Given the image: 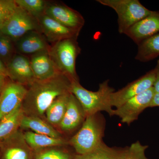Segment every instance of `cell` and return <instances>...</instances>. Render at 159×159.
Instances as JSON below:
<instances>
[{"label": "cell", "mask_w": 159, "mask_h": 159, "mask_svg": "<svg viewBox=\"0 0 159 159\" xmlns=\"http://www.w3.org/2000/svg\"><path fill=\"white\" fill-rule=\"evenodd\" d=\"M71 81L64 74L46 80H35L30 85L23 101L24 113L28 116H43L57 97L70 93Z\"/></svg>", "instance_id": "6da1fadb"}, {"label": "cell", "mask_w": 159, "mask_h": 159, "mask_svg": "<svg viewBox=\"0 0 159 159\" xmlns=\"http://www.w3.org/2000/svg\"><path fill=\"white\" fill-rule=\"evenodd\" d=\"M109 81L106 80L100 83L99 89L96 92L84 88L78 80L71 81L70 93L79 101L86 117L102 111L113 116L114 109L111 106L110 97L115 90L109 85Z\"/></svg>", "instance_id": "7a4b0ae2"}, {"label": "cell", "mask_w": 159, "mask_h": 159, "mask_svg": "<svg viewBox=\"0 0 159 159\" xmlns=\"http://www.w3.org/2000/svg\"><path fill=\"white\" fill-rule=\"evenodd\" d=\"M105 120L100 112L87 116L77 133L70 140L77 154L93 151L103 143Z\"/></svg>", "instance_id": "3957f363"}, {"label": "cell", "mask_w": 159, "mask_h": 159, "mask_svg": "<svg viewBox=\"0 0 159 159\" xmlns=\"http://www.w3.org/2000/svg\"><path fill=\"white\" fill-rule=\"evenodd\" d=\"M101 5L114 9L118 15L119 31L125 34L129 28L151 14L139 0H97Z\"/></svg>", "instance_id": "277c9868"}, {"label": "cell", "mask_w": 159, "mask_h": 159, "mask_svg": "<svg viewBox=\"0 0 159 159\" xmlns=\"http://www.w3.org/2000/svg\"><path fill=\"white\" fill-rule=\"evenodd\" d=\"M80 52L74 38L60 40L51 52V57L61 73L72 80H78L76 72V60Z\"/></svg>", "instance_id": "5b68a950"}, {"label": "cell", "mask_w": 159, "mask_h": 159, "mask_svg": "<svg viewBox=\"0 0 159 159\" xmlns=\"http://www.w3.org/2000/svg\"><path fill=\"white\" fill-rule=\"evenodd\" d=\"M155 94L152 87L131 98L120 107L114 109L113 116L119 117L122 123L130 125L138 119L143 111L150 107Z\"/></svg>", "instance_id": "8992f818"}, {"label": "cell", "mask_w": 159, "mask_h": 159, "mask_svg": "<svg viewBox=\"0 0 159 159\" xmlns=\"http://www.w3.org/2000/svg\"><path fill=\"white\" fill-rule=\"evenodd\" d=\"M155 77V70L153 69L121 89L114 91L110 97L112 107L118 108L129 99L152 88Z\"/></svg>", "instance_id": "52a82bcc"}, {"label": "cell", "mask_w": 159, "mask_h": 159, "mask_svg": "<svg viewBox=\"0 0 159 159\" xmlns=\"http://www.w3.org/2000/svg\"><path fill=\"white\" fill-rule=\"evenodd\" d=\"M35 28L31 16L17 6L0 31L12 40L20 39Z\"/></svg>", "instance_id": "ba28073f"}, {"label": "cell", "mask_w": 159, "mask_h": 159, "mask_svg": "<svg viewBox=\"0 0 159 159\" xmlns=\"http://www.w3.org/2000/svg\"><path fill=\"white\" fill-rule=\"evenodd\" d=\"M27 91L24 85L15 82L4 86L0 94V121L22 104Z\"/></svg>", "instance_id": "9c48e42d"}, {"label": "cell", "mask_w": 159, "mask_h": 159, "mask_svg": "<svg viewBox=\"0 0 159 159\" xmlns=\"http://www.w3.org/2000/svg\"><path fill=\"white\" fill-rule=\"evenodd\" d=\"M159 33V11H152L125 32L137 45L142 41Z\"/></svg>", "instance_id": "30bf717a"}, {"label": "cell", "mask_w": 159, "mask_h": 159, "mask_svg": "<svg viewBox=\"0 0 159 159\" xmlns=\"http://www.w3.org/2000/svg\"><path fill=\"white\" fill-rule=\"evenodd\" d=\"M8 77L22 85H31L35 80L31 63L28 58L21 55H15L6 66Z\"/></svg>", "instance_id": "8fae6325"}, {"label": "cell", "mask_w": 159, "mask_h": 159, "mask_svg": "<svg viewBox=\"0 0 159 159\" xmlns=\"http://www.w3.org/2000/svg\"><path fill=\"white\" fill-rule=\"evenodd\" d=\"M46 15L64 26L77 31L84 24V20L78 12L66 6L52 5L46 9Z\"/></svg>", "instance_id": "7c38bea8"}, {"label": "cell", "mask_w": 159, "mask_h": 159, "mask_svg": "<svg viewBox=\"0 0 159 159\" xmlns=\"http://www.w3.org/2000/svg\"><path fill=\"white\" fill-rule=\"evenodd\" d=\"M30 63L34 77L37 80L51 79L63 74L51 56L44 52L34 55Z\"/></svg>", "instance_id": "4fadbf2b"}, {"label": "cell", "mask_w": 159, "mask_h": 159, "mask_svg": "<svg viewBox=\"0 0 159 159\" xmlns=\"http://www.w3.org/2000/svg\"><path fill=\"white\" fill-rule=\"evenodd\" d=\"M86 118L82 107L76 97L71 93L62 120L59 125L62 130L71 132L82 125Z\"/></svg>", "instance_id": "5bb4252c"}, {"label": "cell", "mask_w": 159, "mask_h": 159, "mask_svg": "<svg viewBox=\"0 0 159 159\" xmlns=\"http://www.w3.org/2000/svg\"><path fill=\"white\" fill-rule=\"evenodd\" d=\"M27 145L35 151L46 148L64 146L69 144L62 138H55L46 135L27 131L23 135Z\"/></svg>", "instance_id": "9a60e30c"}, {"label": "cell", "mask_w": 159, "mask_h": 159, "mask_svg": "<svg viewBox=\"0 0 159 159\" xmlns=\"http://www.w3.org/2000/svg\"><path fill=\"white\" fill-rule=\"evenodd\" d=\"M40 22L46 34L50 38L60 40L74 38L79 32L64 26L47 15L43 16Z\"/></svg>", "instance_id": "2e32d148"}, {"label": "cell", "mask_w": 159, "mask_h": 159, "mask_svg": "<svg viewBox=\"0 0 159 159\" xmlns=\"http://www.w3.org/2000/svg\"><path fill=\"white\" fill-rule=\"evenodd\" d=\"M128 147H110L103 142L95 150L85 154H76L74 159H125Z\"/></svg>", "instance_id": "e0dca14e"}, {"label": "cell", "mask_w": 159, "mask_h": 159, "mask_svg": "<svg viewBox=\"0 0 159 159\" xmlns=\"http://www.w3.org/2000/svg\"><path fill=\"white\" fill-rule=\"evenodd\" d=\"M20 126L23 128L31 129L35 133L46 135L55 138H61L60 134L51 124L37 116H23Z\"/></svg>", "instance_id": "ac0fdd59"}, {"label": "cell", "mask_w": 159, "mask_h": 159, "mask_svg": "<svg viewBox=\"0 0 159 159\" xmlns=\"http://www.w3.org/2000/svg\"><path fill=\"white\" fill-rule=\"evenodd\" d=\"M138 46L136 60L146 62L155 59L159 56V33L142 41Z\"/></svg>", "instance_id": "d6986e66"}, {"label": "cell", "mask_w": 159, "mask_h": 159, "mask_svg": "<svg viewBox=\"0 0 159 159\" xmlns=\"http://www.w3.org/2000/svg\"><path fill=\"white\" fill-rule=\"evenodd\" d=\"M24 115L22 104L0 121V141L9 138L15 133L18 127L20 126Z\"/></svg>", "instance_id": "ffe728a7"}, {"label": "cell", "mask_w": 159, "mask_h": 159, "mask_svg": "<svg viewBox=\"0 0 159 159\" xmlns=\"http://www.w3.org/2000/svg\"><path fill=\"white\" fill-rule=\"evenodd\" d=\"M70 94L67 93L57 97L46 111V118L51 125H59L65 113Z\"/></svg>", "instance_id": "44dd1931"}, {"label": "cell", "mask_w": 159, "mask_h": 159, "mask_svg": "<svg viewBox=\"0 0 159 159\" xmlns=\"http://www.w3.org/2000/svg\"><path fill=\"white\" fill-rule=\"evenodd\" d=\"M17 48L20 52L24 54H38L42 52L46 46L41 38L38 34H33L20 39Z\"/></svg>", "instance_id": "7402d4cb"}, {"label": "cell", "mask_w": 159, "mask_h": 159, "mask_svg": "<svg viewBox=\"0 0 159 159\" xmlns=\"http://www.w3.org/2000/svg\"><path fill=\"white\" fill-rule=\"evenodd\" d=\"M18 143L11 144L5 149L4 159H34L31 148L27 145L23 136Z\"/></svg>", "instance_id": "603a6c76"}, {"label": "cell", "mask_w": 159, "mask_h": 159, "mask_svg": "<svg viewBox=\"0 0 159 159\" xmlns=\"http://www.w3.org/2000/svg\"><path fill=\"white\" fill-rule=\"evenodd\" d=\"M13 40L0 31V58L7 66L14 56Z\"/></svg>", "instance_id": "cb8c5ba5"}, {"label": "cell", "mask_w": 159, "mask_h": 159, "mask_svg": "<svg viewBox=\"0 0 159 159\" xmlns=\"http://www.w3.org/2000/svg\"><path fill=\"white\" fill-rule=\"evenodd\" d=\"M74 157L65 151L51 148L36 151L34 159H74Z\"/></svg>", "instance_id": "d4e9b609"}, {"label": "cell", "mask_w": 159, "mask_h": 159, "mask_svg": "<svg viewBox=\"0 0 159 159\" xmlns=\"http://www.w3.org/2000/svg\"><path fill=\"white\" fill-rule=\"evenodd\" d=\"M16 5L30 15L36 16L44 9V2L42 0H15Z\"/></svg>", "instance_id": "484cf974"}, {"label": "cell", "mask_w": 159, "mask_h": 159, "mask_svg": "<svg viewBox=\"0 0 159 159\" xmlns=\"http://www.w3.org/2000/svg\"><path fill=\"white\" fill-rule=\"evenodd\" d=\"M17 7L13 0H0V30Z\"/></svg>", "instance_id": "4316f807"}, {"label": "cell", "mask_w": 159, "mask_h": 159, "mask_svg": "<svg viewBox=\"0 0 159 159\" xmlns=\"http://www.w3.org/2000/svg\"><path fill=\"white\" fill-rule=\"evenodd\" d=\"M147 145H142L138 141L128 147V151L125 159H149L145 155Z\"/></svg>", "instance_id": "83f0119b"}, {"label": "cell", "mask_w": 159, "mask_h": 159, "mask_svg": "<svg viewBox=\"0 0 159 159\" xmlns=\"http://www.w3.org/2000/svg\"><path fill=\"white\" fill-rule=\"evenodd\" d=\"M155 70V80L153 87L155 93H159V59L157 61L156 66L154 68Z\"/></svg>", "instance_id": "f1b7e54d"}, {"label": "cell", "mask_w": 159, "mask_h": 159, "mask_svg": "<svg viewBox=\"0 0 159 159\" xmlns=\"http://www.w3.org/2000/svg\"><path fill=\"white\" fill-rule=\"evenodd\" d=\"M0 74L5 75L6 77H8L7 66L1 58H0Z\"/></svg>", "instance_id": "f546056e"}, {"label": "cell", "mask_w": 159, "mask_h": 159, "mask_svg": "<svg viewBox=\"0 0 159 159\" xmlns=\"http://www.w3.org/2000/svg\"><path fill=\"white\" fill-rule=\"evenodd\" d=\"M159 107V93H155L152 101L151 103L150 107Z\"/></svg>", "instance_id": "4dcf8cb0"}, {"label": "cell", "mask_w": 159, "mask_h": 159, "mask_svg": "<svg viewBox=\"0 0 159 159\" xmlns=\"http://www.w3.org/2000/svg\"><path fill=\"white\" fill-rule=\"evenodd\" d=\"M6 76L3 74H0V91H2L5 86V79Z\"/></svg>", "instance_id": "1f68e13d"}]
</instances>
